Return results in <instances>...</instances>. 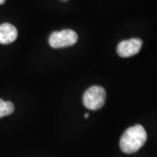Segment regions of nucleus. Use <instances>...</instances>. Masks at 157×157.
<instances>
[{
    "label": "nucleus",
    "instance_id": "obj_4",
    "mask_svg": "<svg viewBox=\"0 0 157 157\" xmlns=\"http://www.w3.org/2000/svg\"><path fill=\"white\" fill-rule=\"evenodd\" d=\"M142 46V40L140 39H130L121 41L117 46L118 55L121 58H128L136 55Z\"/></svg>",
    "mask_w": 157,
    "mask_h": 157
},
{
    "label": "nucleus",
    "instance_id": "obj_1",
    "mask_svg": "<svg viewBox=\"0 0 157 157\" xmlns=\"http://www.w3.org/2000/svg\"><path fill=\"white\" fill-rule=\"evenodd\" d=\"M147 135L141 125H135L128 128L120 140L121 151L126 154H134L145 144Z\"/></svg>",
    "mask_w": 157,
    "mask_h": 157
},
{
    "label": "nucleus",
    "instance_id": "obj_9",
    "mask_svg": "<svg viewBox=\"0 0 157 157\" xmlns=\"http://www.w3.org/2000/svg\"><path fill=\"white\" fill-rule=\"evenodd\" d=\"M63 1H66V0H63Z\"/></svg>",
    "mask_w": 157,
    "mask_h": 157
},
{
    "label": "nucleus",
    "instance_id": "obj_7",
    "mask_svg": "<svg viewBox=\"0 0 157 157\" xmlns=\"http://www.w3.org/2000/svg\"><path fill=\"white\" fill-rule=\"evenodd\" d=\"M6 3V0H0V5H4Z\"/></svg>",
    "mask_w": 157,
    "mask_h": 157
},
{
    "label": "nucleus",
    "instance_id": "obj_8",
    "mask_svg": "<svg viewBox=\"0 0 157 157\" xmlns=\"http://www.w3.org/2000/svg\"><path fill=\"white\" fill-rule=\"evenodd\" d=\"M84 117L85 118H88V117H89V113H85Z\"/></svg>",
    "mask_w": 157,
    "mask_h": 157
},
{
    "label": "nucleus",
    "instance_id": "obj_2",
    "mask_svg": "<svg viewBox=\"0 0 157 157\" xmlns=\"http://www.w3.org/2000/svg\"><path fill=\"white\" fill-rule=\"evenodd\" d=\"M106 98V90L100 86H93L85 92L83 104L87 109L98 110L104 106Z\"/></svg>",
    "mask_w": 157,
    "mask_h": 157
},
{
    "label": "nucleus",
    "instance_id": "obj_5",
    "mask_svg": "<svg viewBox=\"0 0 157 157\" xmlns=\"http://www.w3.org/2000/svg\"><path fill=\"white\" fill-rule=\"evenodd\" d=\"M17 38V30L14 25L9 23H4L0 25V44H11Z\"/></svg>",
    "mask_w": 157,
    "mask_h": 157
},
{
    "label": "nucleus",
    "instance_id": "obj_6",
    "mask_svg": "<svg viewBox=\"0 0 157 157\" xmlns=\"http://www.w3.org/2000/svg\"><path fill=\"white\" fill-rule=\"evenodd\" d=\"M14 112V105L11 101H5L0 99V118L10 115Z\"/></svg>",
    "mask_w": 157,
    "mask_h": 157
},
{
    "label": "nucleus",
    "instance_id": "obj_3",
    "mask_svg": "<svg viewBox=\"0 0 157 157\" xmlns=\"http://www.w3.org/2000/svg\"><path fill=\"white\" fill-rule=\"evenodd\" d=\"M78 40V34L71 29L53 32L49 37V44L52 48H63L73 45Z\"/></svg>",
    "mask_w": 157,
    "mask_h": 157
}]
</instances>
